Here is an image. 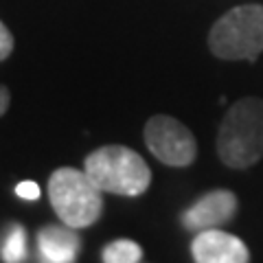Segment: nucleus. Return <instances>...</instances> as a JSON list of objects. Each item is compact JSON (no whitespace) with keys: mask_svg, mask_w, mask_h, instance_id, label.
<instances>
[{"mask_svg":"<svg viewBox=\"0 0 263 263\" xmlns=\"http://www.w3.org/2000/svg\"><path fill=\"white\" fill-rule=\"evenodd\" d=\"M217 156L226 167L246 169L263 156V101L239 99L228 110L217 132Z\"/></svg>","mask_w":263,"mask_h":263,"instance_id":"obj_1","label":"nucleus"},{"mask_svg":"<svg viewBox=\"0 0 263 263\" xmlns=\"http://www.w3.org/2000/svg\"><path fill=\"white\" fill-rule=\"evenodd\" d=\"M84 171L90 180L114 195L136 197L152 184V171L134 149L123 145H105L95 149L84 162Z\"/></svg>","mask_w":263,"mask_h":263,"instance_id":"obj_2","label":"nucleus"},{"mask_svg":"<svg viewBox=\"0 0 263 263\" xmlns=\"http://www.w3.org/2000/svg\"><path fill=\"white\" fill-rule=\"evenodd\" d=\"M48 197L66 226L86 228L95 224L103 211V197L86 171L62 167L48 180Z\"/></svg>","mask_w":263,"mask_h":263,"instance_id":"obj_3","label":"nucleus"},{"mask_svg":"<svg viewBox=\"0 0 263 263\" xmlns=\"http://www.w3.org/2000/svg\"><path fill=\"white\" fill-rule=\"evenodd\" d=\"M209 46L219 60L254 62L263 51V5H241L224 13L209 33Z\"/></svg>","mask_w":263,"mask_h":263,"instance_id":"obj_4","label":"nucleus"},{"mask_svg":"<svg viewBox=\"0 0 263 263\" xmlns=\"http://www.w3.org/2000/svg\"><path fill=\"white\" fill-rule=\"evenodd\" d=\"M145 145L160 162L169 167H186L195 160L197 145L191 129L167 114H156L145 125Z\"/></svg>","mask_w":263,"mask_h":263,"instance_id":"obj_5","label":"nucleus"},{"mask_svg":"<svg viewBox=\"0 0 263 263\" xmlns=\"http://www.w3.org/2000/svg\"><path fill=\"white\" fill-rule=\"evenodd\" d=\"M193 259L197 263H246L250 252L239 237L219 228L200 230L191 243Z\"/></svg>","mask_w":263,"mask_h":263,"instance_id":"obj_6","label":"nucleus"},{"mask_svg":"<svg viewBox=\"0 0 263 263\" xmlns=\"http://www.w3.org/2000/svg\"><path fill=\"white\" fill-rule=\"evenodd\" d=\"M237 213V197L230 191H211L200 197L191 209L182 213V224L186 230L200 233L206 228H217L233 219Z\"/></svg>","mask_w":263,"mask_h":263,"instance_id":"obj_7","label":"nucleus"},{"mask_svg":"<svg viewBox=\"0 0 263 263\" xmlns=\"http://www.w3.org/2000/svg\"><path fill=\"white\" fill-rule=\"evenodd\" d=\"M37 246L42 259L48 263H70L77 259L81 241L79 237L72 233L70 226H46L40 230L37 235Z\"/></svg>","mask_w":263,"mask_h":263,"instance_id":"obj_8","label":"nucleus"},{"mask_svg":"<svg viewBox=\"0 0 263 263\" xmlns=\"http://www.w3.org/2000/svg\"><path fill=\"white\" fill-rule=\"evenodd\" d=\"M143 259L141 246L129 241V239H119L105 246L103 250V261L105 263H136Z\"/></svg>","mask_w":263,"mask_h":263,"instance_id":"obj_9","label":"nucleus"},{"mask_svg":"<svg viewBox=\"0 0 263 263\" xmlns=\"http://www.w3.org/2000/svg\"><path fill=\"white\" fill-rule=\"evenodd\" d=\"M3 259L9 263L27 259V233L20 224H13L9 228V235H7L3 246Z\"/></svg>","mask_w":263,"mask_h":263,"instance_id":"obj_10","label":"nucleus"},{"mask_svg":"<svg viewBox=\"0 0 263 263\" xmlns=\"http://www.w3.org/2000/svg\"><path fill=\"white\" fill-rule=\"evenodd\" d=\"M13 51V35L9 33V29L0 22V62L7 60Z\"/></svg>","mask_w":263,"mask_h":263,"instance_id":"obj_11","label":"nucleus"},{"mask_svg":"<svg viewBox=\"0 0 263 263\" xmlns=\"http://www.w3.org/2000/svg\"><path fill=\"white\" fill-rule=\"evenodd\" d=\"M15 195L22 197V200H37L40 186L35 182H31V180H27V182H20L18 186H15Z\"/></svg>","mask_w":263,"mask_h":263,"instance_id":"obj_12","label":"nucleus"},{"mask_svg":"<svg viewBox=\"0 0 263 263\" xmlns=\"http://www.w3.org/2000/svg\"><path fill=\"white\" fill-rule=\"evenodd\" d=\"M9 103H11V95L9 90H7L5 86H0V117L9 110Z\"/></svg>","mask_w":263,"mask_h":263,"instance_id":"obj_13","label":"nucleus"}]
</instances>
